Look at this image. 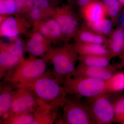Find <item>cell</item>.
<instances>
[{
  "label": "cell",
  "instance_id": "6da1fadb",
  "mask_svg": "<svg viewBox=\"0 0 124 124\" xmlns=\"http://www.w3.org/2000/svg\"><path fill=\"white\" fill-rule=\"evenodd\" d=\"M19 87L28 89L39 101L59 109L62 108L68 95L62 85L54 77L51 70Z\"/></svg>",
  "mask_w": 124,
  "mask_h": 124
},
{
  "label": "cell",
  "instance_id": "7a4b0ae2",
  "mask_svg": "<svg viewBox=\"0 0 124 124\" xmlns=\"http://www.w3.org/2000/svg\"><path fill=\"white\" fill-rule=\"evenodd\" d=\"M78 56L72 44L70 43H63L52 49L47 58L53 66V75L61 84L73 76Z\"/></svg>",
  "mask_w": 124,
  "mask_h": 124
},
{
  "label": "cell",
  "instance_id": "3957f363",
  "mask_svg": "<svg viewBox=\"0 0 124 124\" xmlns=\"http://www.w3.org/2000/svg\"><path fill=\"white\" fill-rule=\"evenodd\" d=\"M68 95L78 99L92 98L108 93L107 81L86 77L75 76L68 78L62 83Z\"/></svg>",
  "mask_w": 124,
  "mask_h": 124
},
{
  "label": "cell",
  "instance_id": "277c9868",
  "mask_svg": "<svg viewBox=\"0 0 124 124\" xmlns=\"http://www.w3.org/2000/svg\"><path fill=\"white\" fill-rule=\"evenodd\" d=\"M48 58H39L29 55L20 63L8 81L17 87L36 79L47 73L49 69Z\"/></svg>",
  "mask_w": 124,
  "mask_h": 124
},
{
  "label": "cell",
  "instance_id": "5b68a950",
  "mask_svg": "<svg viewBox=\"0 0 124 124\" xmlns=\"http://www.w3.org/2000/svg\"><path fill=\"white\" fill-rule=\"evenodd\" d=\"M68 95L60 108L62 115H59L55 124H93L87 103L79 99Z\"/></svg>",
  "mask_w": 124,
  "mask_h": 124
},
{
  "label": "cell",
  "instance_id": "8992f818",
  "mask_svg": "<svg viewBox=\"0 0 124 124\" xmlns=\"http://www.w3.org/2000/svg\"><path fill=\"white\" fill-rule=\"evenodd\" d=\"M52 17L57 21L62 29L64 44H69L80 27L79 18L73 7L67 4L55 6Z\"/></svg>",
  "mask_w": 124,
  "mask_h": 124
},
{
  "label": "cell",
  "instance_id": "52a82bcc",
  "mask_svg": "<svg viewBox=\"0 0 124 124\" xmlns=\"http://www.w3.org/2000/svg\"><path fill=\"white\" fill-rule=\"evenodd\" d=\"M108 93L88 99V105L93 124H110L114 122L115 111L113 103Z\"/></svg>",
  "mask_w": 124,
  "mask_h": 124
},
{
  "label": "cell",
  "instance_id": "ba28073f",
  "mask_svg": "<svg viewBox=\"0 0 124 124\" xmlns=\"http://www.w3.org/2000/svg\"><path fill=\"white\" fill-rule=\"evenodd\" d=\"M32 28V23L24 16L0 15V36L9 40L26 35Z\"/></svg>",
  "mask_w": 124,
  "mask_h": 124
},
{
  "label": "cell",
  "instance_id": "9c48e42d",
  "mask_svg": "<svg viewBox=\"0 0 124 124\" xmlns=\"http://www.w3.org/2000/svg\"><path fill=\"white\" fill-rule=\"evenodd\" d=\"M41 102L29 90L17 87L14 93L11 108L7 118L18 113L35 111Z\"/></svg>",
  "mask_w": 124,
  "mask_h": 124
},
{
  "label": "cell",
  "instance_id": "30bf717a",
  "mask_svg": "<svg viewBox=\"0 0 124 124\" xmlns=\"http://www.w3.org/2000/svg\"><path fill=\"white\" fill-rule=\"evenodd\" d=\"M26 35L27 40L24 43L25 50L29 55L47 57L54 47L52 42L32 28Z\"/></svg>",
  "mask_w": 124,
  "mask_h": 124
},
{
  "label": "cell",
  "instance_id": "8fae6325",
  "mask_svg": "<svg viewBox=\"0 0 124 124\" xmlns=\"http://www.w3.org/2000/svg\"><path fill=\"white\" fill-rule=\"evenodd\" d=\"M32 28L49 40L53 46L64 42V37L62 29L57 21L53 17L46 18L32 23Z\"/></svg>",
  "mask_w": 124,
  "mask_h": 124
},
{
  "label": "cell",
  "instance_id": "7c38bea8",
  "mask_svg": "<svg viewBox=\"0 0 124 124\" xmlns=\"http://www.w3.org/2000/svg\"><path fill=\"white\" fill-rule=\"evenodd\" d=\"M120 64L108 67L89 66L79 63L76 67L73 76L86 77L107 81L117 73L121 68Z\"/></svg>",
  "mask_w": 124,
  "mask_h": 124
},
{
  "label": "cell",
  "instance_id": "4fadbf2b",
  "mask_svg": "<svg viewBox=\"0 0 124 124\" xmlns=\"http://www.w3.org/2000/svg\"><path fill=\"white\" fill-rule=\"evenodd\" d=\"M23 60L7 51L0 49L1 81H8Z\"/></svg>",
  "mask_w": 124,
  "mask_h": 124
},
{
  "label": "cell",
  "instance_id": "5bb4252c",
  "mask_svg": "<svg viewBox=\"0 0 124 124\" xmlns=\"http://www.w3.org/2000/svg\"><path fill=\"white\" fill-rule=\"evenodd\" d=\"M17 86L10 81H1L0 85V122L8 117L14 93Z\"/></svg>",
  "mask_w": 124,
  "mask_h": 124
},
{
  "label": "cell",
  "instance_id": "9a60e30c",
  "mask_svg": "<svg viewBox=\"0 0 124 124\" xmlns=\"http://www.w3.org/2000/svg\"><path fill=\"white\" fill-rule=\"evenodd\" d=\"M85 23H91L107 17L106 8L101 0H94L80 10Z\"/></svg>",
  "mask_w": 124,
  "mask_h": 124
},
{
  "label": "cell",
  "instance_id": "2e32d148",
  "mask_svg": "<svg viewBox=\"0 0 124 124\" xmlns=\"http://www.w3.org/2000/svg\"><path fill=\"white\" fill-rule=\"evenodd\" d=\"M124 42V27L121 24L113 29L108 36L106 46L112 57H120Z\"/></svg>",
  "mask_w": 124,
  "mask_h": 124
},
{
  "label": "cell",
  "instance_id": "e0dca14e",
  "mask_svg": "<svg viewBox=\"0 0 124 124\" xmlns=\"http://www.w3.org/2000/svg\"><path fill=\"white\" fill-rule=\"evenodd\" d=\"M59 109L41 102L35 111L34 120L31 124H55L59 116Z\"/></svg>",
  "mask_w": 124,
  "mask_h": 124
},
{
  "label": "cell",
  "instance_id": "ac0fdd59",
  "mask_svg": "<svg viewBox=\"0 0 124 124\" xmlns=\"http://www.w3.org/2000/svg\"><path fill=\"white\" fill-rule=\"evenodd\" d=\"M73 39L75 42L98 44L106 46L107 37L99 35L85 26L79 28Z\"/></svg>",
  "mask_w": 124,
  "mask_h": 124
},
{
  "label": "cell",
  "instance_id": "d6986e66",
  "mask_svg": "<svg viewBox=\"0 0 124 124\" xmlns=\"http://www.w3.org/2000/svg\"><path fill=\"white\" fill-rule=\"evenodd\" d=\"M72 44L79 55H103L112 57L107 46L104 45L77 42Z\"/></svg>",
  "mask_w": 124,
  "mask_h": 124
},
{
  "label": "cell",
  "instance_id": "ffe728a7",
  "mask_svg": "<svg viewBox=\"0 0 124 124\" xmlns=\"http://www.w3.org/2000/svg\"><path fill=\"white\" fill-rule=\"evenodd\" d=\"M113 58L103 55H79V63L89 66L108 67L112 66L111 60Z\"/></svg>",
  "mask_w": 124,
  "mask_h": 124
},
{
  "label": "cell",
  "instance_id": "44dd1931",
  "mask_svg": "<svg viewBox=\"0 0 124 124\" xmlns=\"http://www.w3.org/2000/svg\"><path fill=\"white\" fill-rule=\"evenodd\" d=\"M0 49L8 51L22 60L25 58V44L19 37L9 40V42H4L1 40Z\"/></svg>",
  "mask_w": 124,
  "mask_h": 124
},
{
  "label": "cell",
  "instance_id": "7402d4cb",
  "mask_svg": "<svg viewBox=\"0 0 124 124\" xmlns=\"http://www.w3.org/2000/svg\"><path fill=\"white\" fill-rule=\"evenodd\" d=\"M114 24L112 20L106 17L93 23H85V25L98 34L107 37L112 31Z\"/></svg>",
  "mask_w": 124,
  "mask_h": 124
},
{
  "label": "cell",
  "instance_id": "603a6c76",
  "mask_svg": "<svg viewBox=\"0 0 124 124\" xmlns=\"http://www.w3.org/2000/svg\"><path fill=\"white\" fill-rule=\"evenodd\" d=\"M107 16L115 24L118 22L123 7L118 0H102Z\"/></svg>",
  "mask_w": 124,
  "mask_h": 124
},
{
  "label": "cell",
  "instance_id": "cb8c5ba5",
  "mask_svg": "<svg viewBox=\"0 0 124 124\" xmlns=\"http://www.w3.org/2000/svg\"><path fill=\"white\" fill-rule=\"evenodd\" d=\"M35 111L18 113L9 116L0 124H31L34 119Z\"/></svg>",
  "mask_w": 124,
  "mask_h": 124
},
{
  "label": "cell",
  "instance_id": "d4e9b609",
  "mask_svg": "<svg viewBox=\"0 0 124 124\" xmlns=\"http://www.w3.org/2000/svg\"><path fill=\"white\" fill-rule=\"evenodd\" d=\"M107 81L108 93L124 90V72H117Z\"/></svg>",
  "mask_w": 124,
  "mask_h": 124
},
{
  "label": "cell",
  "instance_id": "484cf974",
  "mask_svg": "<svg viewBox=\"0 0 124 124\" xmlns=\"http://www.w3.org/2000/svg\"><path fill=\"white\" fill-rule=\"evenodd\" d=\"M52 14L33 5L25 17L32 23L52 17Z\"/></svg>",
  "mask_w": 124,
  "mask_h": 124
},
{
  "label": "cell",
  "instance_id": "4316f807",
  "mask_svg": "<svg viewBox=\"0 0 124 124\" xmlns=\"http://www.w3.org/2000/svg\"><path fill=\"white\" fill-rule=\"evenodd\" d=\"M0 15H17L15 0H0Z\"/></svg>",
  "mask_w": 124,
  "mask_h": 124
},
{
  "label": "cell",
  "instance_id": "83f0119b",
  "mask_svg": "<svg viewBox=\"0 0 124 124\" xmlns=\"http://www.w3.org/2000/svg\"><path fill=\"white\" fill-rule=\"evenodd\" d=\"M113 104L115 111L114 122L122 123L124 120V97L118 99Z\"/></svg>",
  "mask_w": 124,
  "mask_h": 124
},
{
  "label": "cell",
  "instance_id": "f1b7e54d",
  "mask_svg": "<svg viewBox=\"0 0 124 124\" xmlns=\"http://www.w3.org/2000/svg\"><path fill=\"white\" fill-rule=\"evenodd\" d=\"M33 5L50 13L53 15L54 7L52 6L49 0H34Z\"/></svg>",
  "mask_w": 124,
  "mask_h": 124
},
{
  "label": "cell",
  "instance_id": "f546056e",
  "mask_svg": "<svg viewBox=\"0 0 124 124\" xmlns=\"http://www.w3.org/2000/svg\"><path fill=\"white\" fill-rule=\"evenodd\" d=\"M94 0H76V3L80 10Z\"/></svg>",
  "mask_w": 124,
  "mask_h": 124
},
{
  "label": "cell",
  "instance_id": "4dcf8cb0",
  "mask_svg": "<svg viewBox=\"0 0 124 124\" xmlns=\"http://www.w3.org/2000/svg\"><path fill=\"white\" fill-rule=\"evenodd\" d=\"M120 58L121 59V62L119 64L121 68H124V42L122 54H121V56Z\"/></svg>",
  "mask_w": 124,
  "mask_h": 124
},
{
  "label": "cell",
  "instance_id": "1f68e13d",
  "mask_svg": "<svg viewBox=\"0 0 124 124\" xmlns=\"http://www.w3.org/2000/svg\"><path fill=\"white\" fill-rule=\"evenodd\" d=\"M66 1L67 2V4L73 7L74 6L75 0H66Z\"/></svg>",
  "mask_w": 124,
  "mask_h": 124
},
{
  "label": "cell",
  "instance_id": "d6a6232c",
  "mask_svg": "<svg viewBox=\"0 0 124 124\" xmlns=\"http://www.w3.org/2000/svg\"><path fill=\"white\" fill-rule=\"evenodd\" d=\"M119 2L122 5L123 7H124V0H118Z\"/></svg>",
  "mask_w": 124,
  "mask_h": 124
},
{
  "label": "cell",
  "instance_id": "836d02e7",
  "mask_svg": "<svg viewBox=\"0 0 124 124\" xmlns=\"http://www.w3.org/2000/svg\"><path fill=\"white\" fill-rule=\"evenodd\" d=\"M49 0L50 1H57V0Z\"/></svg>",
  "mask_w": 124,
  "mask_h": 124
},
{
  "label": "cell",
  "instance_id": "e575fe53",
  "mask_svg": "<svg viewBox=\"0 0 124 124\" xmlns=\"http://www.w3.org/2000/svg\"><path fill=\"white\" fill-rule=\"evenodd\" d=\"M122 123H123V124H124V120L123 121V122H122Z\"/></svg>",
  "mask_w": 124,
  "mask_h": 124
}]
</instances>
